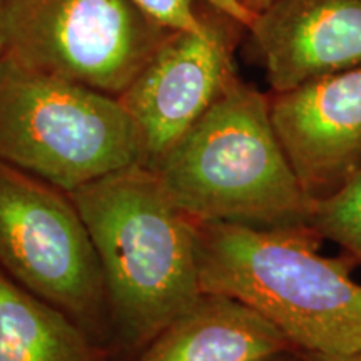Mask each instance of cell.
Returning <instances> with one entry per match:
<instances>
[{"instance_id": "6", "label": "cell", "mask_w": 361, "mask_h": 361, "mask_svg": "<svg viewBox=\"0 0 361 361\" xmlns=\"http://www.w3.org/2000/svg\"><path fill=\"white\" fill-rule=\"evenodd\" d=\"M4 59L119 97L173 30L130 0H2Z\"/></svg>"}, {"instance_id": "10", "label": "cell", "mask_w": 361, "mask_h": 361, "mask_svg": "<svg viewBox=\"0 0 361 361\" xmlns=\"http://www.w3.org/2000/svg\"><path fill=\"white\" fill-rule=\"evenodd\" d=\"M293 350L298 348L250 306L231 296L201 293L128 361H271Z\"/></svg>"}, {"instance_id": "13", "label": "cell", "mask_w": 361, "mask_h": 361, "mask_svg": "<svg viewBox=\"0 0 361 361\" xmlns=\"http://www.w3.org/2000/svg\"><path fill=\"white\" fill-rule=\"evenodd\" d=\"M151 19L171 30L202 32L209 22V7L197 0H130Z\"/></svg>"}, {"instance_id": "18", "label": "cell", "mask_w": 361, "mask_h": 361, "mask_svg": "<svg viewBox=\"0 0 361 361\" xmlns=\"http://www.w3.org/2000/svg\"><path fill=\"white\" fill-rule=\"evenodd\" d=\"M4 61V32H2V0H0V62Z\"/></svg>"}, {"instance_id": "3", "label": "cell", "mask_w": 361, "mask_h": 361, "mask_svg": "<svg viewBox=\"0 0 361 361\" xmlns=\"http://www.w3.org/2000/svg\"><path fill=\"white\" fill-rule=\"evenodd\" d=\"M151 169L196 223H308L311 201L278 139L269 94L238 74Z\"/></svg>"}, {"instance_id": "2", "label": "cell", "mask_w": 361, "mask_h": 361, "mask_svg": "<svg viewBox=\"0 0 361 361\" xmlns=\"http://www.w3.org/2000/svg\"><path fill=\"white\" fill-rule=\"evenodd\" d=\"M202 293L241 301L306 355L361 351V284L356 261L323 256L324 241L308 223L247 226L196 223Z\"/></svg>"}, {"instance_id": "15", "label": "cell", "mask_w": 361, "mask_h": 361, "mask_svg": "<svg viewBox=\"0 0 361 361\" xmlns=\"http://www.w3.org/2000/svg\"><path fill=\"white\" fill-rule=\"evenodd\" d=\"M308 361H361V351L350 356H318V355H306Z\"/></svg>"}, {"instance_id": "9", "label": "cell", "mask_w": 361, "mask_h": 361, "mask_svg": "<svg viewBox=\"0 0 361 361\" xmlns=\"http://www.w3.org/2000/svg\"><path fill=\"white\" fill-rule=\"evenodd\" d=\"M247 32L271 92L361 66V0H271Z\"/></svg>"}, {"instance_id": "1", "label": "cell", "mask_w": 361, "mask_h": 361, "mask_svg": "<svg viewBox=\"0 0 361 361\" xmlns=\"http://www.w3.org/2000/svg\"><path fill=\"white\" fill-rule=\"evenodd\" d=\"M87 226L111 308V361L134 358L201 295L196 229L144 164L71 191Z\"/></svg>"}, {"instance_id": "12", "label": "cell", "mask_w": 361, "mask_h": 361, "mask_svg": "<svg viewBox=\"0 0 361 361\" xmlns=\"http://www.w3.org/2000/svg\"><path fill=\"white\" fill-rule=\"evenodd\" d=\"M308 224L361 264V171L333 196L311 202Z\"/></svg>"}, {"instance_id": "5", "label": "cell", "mask_w": 361, "mask_h": 361, "mask_svg": "<svg viewBox=\"0 0 361 361\" xmlns=\"http://www.w3.org/2000/svg\"><path fill=\"white\" fill-rule=\"evenodd\" d=\"M0 271L69 316L109 355L106 279L78 206L64 189L6 162H0Z\"/></svg>"}, {"instance_id": "11", "label": "cell", "mask_w": 361, "mask_h": 361, "mask_svg": "<svg viewBox=\"0 0 361 361\" xmlns=\"http://www.w3.org/2000/svg\"><path fill=\"white\" fill-rule=\"evenodd\" d=\"M0 361H111L82 328L0 271Z\"/></svg>"}, {"instance_id": "14", "label": "cell", "mask_w": 361, "mask_h": 361, "mask_svg": "<svg viewBox=\"0 0 361 361\" xmlns=\"http://www.w3.org/2000/svg\"><path fill=\"white\" fill-rule=\"evenodd\" d=\"M197 2L204 4V6L214 8V11L224 13V16L231 17V19L236 20L239 25L245 27L246 30L250 29L252 22L256 19V16H258V13L252 12L243 0H197Z\"/></svg>"}, {"instance_id": "4", "label": "cell", "mask_w": 361, "mask_h": 361, "mask_svg": "<svg viewBox=\"0 0 361 361\" xmlns=\"http://www.w3.org/2000/svg\"><path fill=\"white\" fill-rule=\"evenodd\" d=\"M0 162L71 192L144 164L141 134L119 99L4 59Z\"/></svg>"}, {"instance_id": "7", "label": "cell", "mask_w": 361, "mask_h": 361, "mask_svg": "<svg viewBox=\"0 0 361 361\" xmlns=\"http://www.w3.org/2000/svg\"><path fill=\"white\" fill-rule=\"evenodd\" d=\"M243 30L209 7L206 30H173L117 97L141 134L144 166L154 168L238 74L234 49Z\"/></svg>"}, {"instance_id": "16", "label": "cell", "mask_w": 361, "mask_h": 361, "mask_svg": "<svg viewBox=\"0 0 361 361\" xmlns=\"http://www.w3.org/2000/svg\"><path fill=\"white\" fill-rule=\"evenodd\" d=\"M271 361H308V356L303 351H298V350H293V351H288V353L284 355H279L276 356L274 360Z\"/></svg>"}, {"instance_id": "17", "label": "cell", "mask_w": 361, "mask_h": 361, "mask_svg": "<svg viewBox=\"0 0 361 361\" xmlns=\"http://www.w3.org/2000/svg\"><path fill=\"white\" fill-rule=\"evenodd\" d=\"M243 2H245L252 12L259 13L261 11H264V8L269 6L271 0H243Z\"/></svg>"}, {"instance_id": "8", "label": "cell", "mask_w": 361, "mask_h": 361, "mask_svg": "<svg viewBox=\"0 0 361 361\" xmlns=\"http://www.w3.org/2000/svg\"><path fill=\"white\" fill-rule=\"evenodd\" d=\"M271 119L311 202L361 171V66L271 92Z\"/></svg>"}]
</instances>
